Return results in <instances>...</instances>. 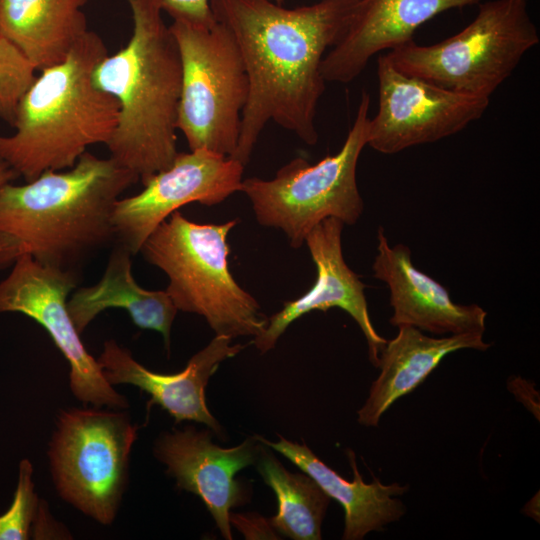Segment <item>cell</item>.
Listing matches in <instances>:
<instances>
[{
    "label": "cell",
    "mask_w": 540,
    "mask_h": 540,
    "mask_svg": "<svg viewBox=\"0 0 540 540\" xmlns=\"http://www.w3.org/2000/svg\"><path fill=\"white\" fill-rule=\"evenodd\" d=\"M524 1H528V0H524Z\"/></svg>",
    "instance_id": "f1b7e54d"
},
{
    "label": "cell",
    "mask_w": 540,
    "mask_h": 540,
    "mask_svg": "<svg viewBox=\"0 0 540 540\" xmlns=\"http://www.w3.org/2000/svg\"><path fill=\"white\" fill-rule=\"evenodd\" d=\"M244 165L208 149L178 152L172 164L142 185L133 196L118 199L112 212L115 241L132 255L172 213L193 202L213 206L241 190Z\"/></svg>",
    "instance_id": "7c38bea8"
},
{
    "label": "cell",
    "mask_w": 540,
    "mask_h": 540,
    "mask_svg": "<svg viewBox=\"0 0 540 540\" xmlns=\"http://www.w3.org/2000/svg\"><path fill=\"white\" fill-rule=\"evenodd\" d=\"M279 438V441L271 442L255 436L257 441L278 451L313 478L330 498L341 504L345 513L343 539H363L369 532L382 530L404 515L405 506L397 496L407 492L408 485H384L377 478L372 483H365L351 450H348V458L354 478L348 481L322 462L306 444Z\"/></svg>",
    "instance_id": "d6986e66"
},
{
    "label": "cell",
    "mask_w": 540,
    "mask_h": 540,
    "mask_svg": "<svg viewBox=\"0 0 540 540\" xmlns=\"http://www.w3.org/2000/svg\"><path fill=\"white\" fill-rule=\"evenodd\" d=\"M370 95L363 91L355 119L344 144L334 155L316 164L297 157L283 165L270 180L250 177L241 190L251 202L260 225L282 230L293 248L305 243L309 232L333 217L355 224L364 204L356 170L368 141Z\"/></svg>",
    "instance_id": "52a82bcc"
},
{
    "label": "cell",
    "mask_w": 540,
    "mask_h": 540,
    "mask_svg": "<svg viewBox=\"0 0 540 540\" xmlns=\"http://www.w3.org/2000/svg\"><path fill=\"white\" fill-rule=\"evenodd\" d=\"M344 223L330 217L317 224L306 236L311 258L316 266L313 286L299 298L287 301L283 308L268 318L262 333L253 343L261 353L271 350L286 328L299 317L314 311L338 307L347 312L362 330L368 345V355L378 368L380 353L387 340L375 330L364 294L366 285L346 264L342 252Z\"/></svg>",
    "instance_id": "4fadbf2b"
},
{
    "label": "cell",
    "mask_w": 540,
    "mask_h": 540,
    "mask_svg": "<svg viewBox=\"0 0 540 540\" xmlns=\"http://www.w3.org/2000/svg\"><path fill=\"white\" fill-rule=\"evenodd\" d=\"M138 177L111 157L86 151L62 172L47 170L25 185L0 187L3 266L21 255L63 270L115 240L112 212Z\"/></svg>",
    "instance_id": "7a4b0ae2"
},
{
    "label": "cell",
    "mask_w": 540,
    "mask_h": 540,
    "mask_svg": "<svg viewBox=\"0 0 540 540\" xmlns=\"http://www.w3.org/2000/svg\"><path fill=\"white\" fill-rule=\"evenodd\" d=\"M377 238L372 268L374 277L390 290L393 326H412L435 335L484 332L487 313L482 307L454 302L442 284L413 265L408 246L389 245L382 227Z\"/></svg>",
    "instance_id": "9a60e30c"
},
{
    "label": "cell",
    "mask_w": 540,
    "mask_h": 540,
    "mask_svg": "<svg viewBox=\"0 0 540 540\" xmlns=\"http://www.w3.org/2000/svg\"><path fill=\"white\" fill-rule=\"evenodd\" d=\"M279 5H282L285 0H271Z\"/></svg>",
    "instance_id": "83f0119b"
},
{
    "label": "cell",
    "mask_w": 540,
    "mask_h": 540,
    "mask_svg": "<svg viewBox=\"0 0 540 540\" xmlns=\"http://www.w3.org/2000/svg\"><path fill=\"white\" fill-rule=\"evenodd\" d=\"M259 453L258 471L278 501L270 525L295 540L321 539V525L331 498L306 473L288 471L264 449Z\"/></svg>",
    "instance_id": "7402d4cb"
},
{
    "label": "cell",
    "mask_w": 540,
    "mask_h": 540,
    "mask_svg": "<svg viewBox=\"0 0 540 540\" xmlns=\"http://www.w3.org/2000/svg\"><path fill=\"white\" fill-rule=\"evenodd\" d=\"M138 428L116 409L61 410L48 449L60 497L95 521L111 524L127 487Z\"/></svg>",
    "instance_id": "9c48e42d"
},
{
    "label": "cell",
    "mask_w": 540,
    "mask_h": 540,
    "mask_svg": "<svg viewBox=\"0 0 540 540\" xmlns=\"http://www.w3.org/2000/svg\"><path fill=\"white\" fill-rule=\"evenodd\" d=\"M231 340L228 336L216 335L190 358L183 371L176 374L148 370L114 340L104 343L97 361L110 385L137 386L151 396L148 407L157 404L174 417L176 423L184 420L204 423L219 434L221 427L208 410L205 387L222 361L245 348L241 344L231 345Z\"/></svg>",
    "instance_id": "2e32d148"
},
{
    "label": "cell",
    "mask_w": 540,
    "mask_h": 540,
    "mask_svg": "<svg viewBox=\"0 0 540 540\" xmlns=\"http://www.w3.org/2000/svg\"><path fill=\"white\" fill-rule=\"evenodd\" d=\"M4 249L0 244V266H3Z\"/></svg>",
    "instance_id": "4316f807"
},
{
    "label": "cell",
    "mask_w": 540,
    "mask_h": 540,
    "mask_svg": "<svg viewBox=\"0 0 540 540\" xmlns=\"http://www.w3.org/2000/svg\"><path fill=\"white\" fill-rule=\"evenodd\" d=\"M483 0H360L340 41L325 55L326 82L346 84L357 78L370 59L411 41L416 30L435 16Z\"/></svg>",
    "instance_id": "e0dca14e"
},
{
    "label": "cell",
    "mask_w": 540,
    "mask_h": 540,
    "mask_svg": "<svg viewBox=\"0 0 540 540\" xmlns=\"http://www.w3.org/2000/svg\"><path fill=\"white\" fill-rule=\"evenodd\" d=\"M132 256L117 244L100 281L77 289L67 301L69 315L81 334L104 310L122 308L139 328L161 333L169 349L171 326L178 310L166 290H147L137 284L132 274Z\"/></svg>",
    "instance_id": "ffe728a7"
},
{
    "label": "cell",
    "mask_w": 540,
    "mask_h": 540,
    "mask_svg": "<svg viewBox=\"0 0 540 540\" xmlns=\"http://www.w3.org/2000/svg\"><path fill=\"white\" fill-rule=\"evenodd\" d=\"M19 175L5 161L0 159V187L7 183H11Z\"/></svg>",
    "instance_id": "484cf974"
},
{
    "label": "cell",
    "mask_w": 540,
    "mask_h": 540,
    "mask_svg": "<svg viewBox=\"0 0 540 540\" xmlns=\"http://www.w3.org/2000/svg\"><path fill=\"white\" fill-rule=\"evenodd\" d=\"M76 283L73 270L46 266L30 255H21L0 282V313H22L47 331L69 364L70 389L79 401L124 409L128 406L127 399L106 381L69 315L67 297Z\"/></svg>",
    "instance_id": "30bf717a"
},
{
    "label": "cell",
    "mask_w": 540,
    "mask_h": 540,
    "mask_svg": "<svg viewBox=\"0 0 540 540\" xmlns=\"http://www.w3.org/2000/svg\"><path fill=\"white\" fill-rule=\"evenodd\" d=\"M173 19L169 29L182 66L177 130L190 150L208 149L232 157L236 151L249 79L237 43L214 16Z\"/></svg>",
    "instance_id": "ba28073f"
},
{
    "label": "cell",
    "mask_w": 540,
    "mask_h": 540,
    "mask_svg": "<svg viewBox=\"0 0 540 540\" xmlns=\"http://www.w3.org/2000/svg\"><path fill=\"white\" fill-rule=\"evenodd\" d=\"M489 347L483 333L431 337L415 327L399 326L397 335L386 342L380 353L381 371L357 412L358 422L377 426L388 408L421 384L446 355L462 349L485 351Z\"/></svg>",
    "instance_id": "ac0fdd59"
},
{
    "label": "cell",
    "mask_w": 540,
    "mask_h": 540,
    "mask_svg": "<svg viewBox=\"0 0 540 540\" xmlns=\"http://www.w3.org/2000/svg\"><path fill=\"white\" fill-rule=\"evenodd\" d=\"M107 55L102 38L88 30L62 63L41 71L22 98L16 132L0 135V159L26 182L73 167L89 146L112 138L120 104L92 80Z\"/></svg>",
    "instance_id": "277c9868"
},
{
    "label": "cell",
    "mask_w": 540,
    "mask_h": 540,
    "mask_svg": "<svg viewBox=\"0 0 540 540\" xmlns=\"http://www.w3.org/2000/svg\"><path fill=\"white\" fill-rule=\"evenodd\" d=\"M359 2L321 0L288 9L271 0H209L214 18L233 35L249 79L232 158L245 166L269 121L308 145L318 142L315 118L326 87L322 61Z\"/></svg>",
    "instance_id": "6da1fadb"
},
{
    "label": "cell",
    "mask_w": 540,
    "mask_h": 540,
    "mask_svg": "<svg viewBox=\"0 0 540 540\" xmlns=\"http://www.w3.org/2000/svg\"><path fill=\"white\" fill-rule=\"evenodd\" d=\"M163 10L171 17L182 16L194 20H210L213 14L209 0H162Z\"/></svg>",
    "instance_id": "d4e9b609"
},
{
    "label": "cell",
    "mask_w": 540,
    "mask_h": 540,
    "mask_svg": "<svg viewBox=\"0 0 540 540\" xmlns=\"http://www.w3.org/2000/svg\"><path fill=\"white\" fill-rule=\"evenodd\" d=\"M377 78L378 111L369 119L367 145L383 154L456 134L481 118L490 102L405 74L386 54L378 57Z\"/></svg>",
    "instance_id": "8fae6325"
},
{
    "label": "cell",
    "mask_w": 540,
    "mask_h": 540,
    "mask_svg": "<svg viewBox=\"0 0 540 540\" xmlns=\"http://www.w3.org/2000/svg\"><path fill=\"white\" fill-rule=\"evenodd\" d=\"M475 18L458 33L431 45L411 41L386 53L401 72L440 87L489 98L539 43L524 0L478 4Z\"/></svg>",
    "instance_id": "8992f818"
},
{
    "label": "cell",
    "mask_w": 540,
    "mask_h": 540,
    "mask_svg": "<svg viewBox=\"0 0 540 540\" xmlns=\"http://www.w3.org/2000/svg\"><path fill=\"white\" fill-rule=\"evenodd\" d=\"M127 1L132 35L125 47L96 66L92 80L120 104L117 126L106 144L110 157L143 184L168 168L178 154L182 66L162 17V0Z\"/></svg>",
    "instance_id": "3957f363"
},
{
    "label": "cell",
    "mask_w": 540,
    "mask_h": 540,
    "mask_svg": "<svg viewBox=\"0 0 540 540\" xmlns=\"http://www.w3.org/2000/svg\"><path fill=\"white\" fill-rule=\"evenodd\" d=\"M238 220L201 224L179 211L163 221L140 252L169 279L177 310L203 316L216 335L258 336L268 323L257 300L232 276L227 237Z\"/></svg>",
    "instance_id": "5b68a950"
},
{
    "label": "cell",
    "mask_w": 540,
    "mask_h": 540,
    "mask_svg": "<svg viewBox=\"0 0 540 540\" xmlns=\"http://www.w3.org/2000/svg\"><path fill=\"white\" fill-rule=\"evenodd\" d=\"M259 452L255 439L223 448L211 441L210 431L193 426L161 434L154 446L155 457L166 465L177 487L202 499L228 540L232 539L230 510L246 502L245 489L235 475L252 465Z\"/></svg>",
    "instance_id": "5bb4252c"
},
{
    "label": "cell",
    "mask_w": 540,
    "mask_h": 540,
    "mask_svg": "<svg viewBox=\"0 0 540 540\" xmlns=\"http://www.w3.org/2000/svg\"><path fill=\"white\" fill-rule=\"evenodd\" d=\"M32 475L30 460L22 459L13 501L8 510L0 516V540H27L32 535L40 512Z\"/></svg>",
    "instance_id": "cb8c5ba5"
},
{
    "label": "cell",
    "mask_w": 540,
    "mask_h": 540,
    "mask_svg": "<svg viewBox=\"0 0 540 540\" xmlns=\"http://www.w3.org/2000/svg\"><path fill=\"white\" fill-rule=\"evenodd\" d=\"M35 67L0 33V118L13 126L18 106L34 83Z\"/></svg>",
    "instance_id": "603a6c76"
},
{
    "label": "cell",
    "mask_w": 540,
    "mask_h": 540,
    "mask_svg": "<svg viewBox=\"0 0 540 540\" xmlns=\"http://www.w3.org/2000/svg\"><path fill=\"white\" fill-rule=\"evenodd\" d=\"M87 0H0V33L36 71L62 63L88 31Z\"/></svg>",
    "instance_id": "44dd1931"
}]
</instances>
